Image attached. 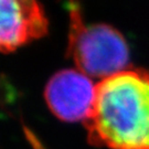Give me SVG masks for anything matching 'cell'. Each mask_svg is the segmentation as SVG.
<instances>
[{
    "label": "cell",
    "mask_w": 149,
    "mask_h": 149,
    "mask_svg": "<svg viewBox=\"0 0 149 149\" xmlns=\"http://www.w3.org/2000/svg\"><path fill=\"white\" fill-rule=\"evenodd\" d=\"M90 143L109 149H149V74L126 69L96 83L85 122Z\"/></svg>",
    "instance_id": "1"
},
{
    "label": "cell",
    "mask_w": 149,
    "mask_h": 149,
    "mask_svg": "<svg viewBox=\"0 0 149 149\" xmlns=\"http://www.w3.org/2000/svg\"><path fill=\"white\" fill-rule=\"evenodd\" d=\"M69 10L68 54L75 69L100 81L126 70L129 50L125 38L108 24H86L73 1L69 2Z\"/></svg>",
    "instance_id": "2"
},
{
    "label": "cell",
    "mask_w": 149,
    "mask_h": 149,
    "mask_svg": "<svg viewBox=\"0 0 149 149\" xmlns=\"http://www.w3.org/2000/svg\"><path fill=\"white\" fill-rule=\"evenodd\" d=\"M96 84L77 69L56 72L49 80L44 98L51 112L65 122H85L95 100Z\"/></svg>",
    "instance_id": "3"
},
{
    "label": "cell",
    "mask_w": 149,
    "mask_h": 149,
    "mask_svg": "<svg viewBox=\"0 0 149 149\" xmlns=\"http://www.w3.org/2000/svg\"><path fill=\"white\" fill-rule=\"evenodd\" d=\"M48 20L38 0H0V48L11 52L43 37Z\"/></svg>",
    "instance_id": "4"
},
{
    "label": "cell",
    "mask_w": 149,
    "mask_h": 149,
    "mask_svg": "<svg viewBox=\"0 0 149 149\" xmlns=\"http://www.w3.org/2000/svg\"><path fill=\"white\" fill-rule=\"evenodd\" d=\"M23 132H24V136L29 141L30 146L32 147V149H48L42 144V141L34 135V133H32L29 128L23 127Z\"/></svg>",
    "instance_id": "5"
}]
</instances>
